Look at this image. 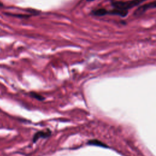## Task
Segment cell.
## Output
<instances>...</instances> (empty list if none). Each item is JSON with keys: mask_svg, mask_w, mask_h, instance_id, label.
Listing matches in <instances>:
<instances>
[{"mask_svg": "<svg viewBox=\"0 0 156 156\" xmlns=\"http://www.w3.org/2000/svg\"><path fill=\"white\" fill-rule=\"evenodd\" d=\"M51 132L49 130H42V131H39L37 132L33 137V141L35 143L37 141L39 138H46L48 137L51 135Z\"/></svg>", "mask_w": 156, "mask_h": 156, "instance_id": "obj_3", "label": "cell"}, {"mask_svg": "<svg viewBox=\"0 0 156 156\" xmlns=\"http://www.w3.org/2000/svg\"><path fill=\"white\" fill-rule=\"evenodd\" d=\"M0 5H2V4H1V3H0Z\"/></svg>", "mask_w": 156, "mask_h": 156, "instance_id": "obj_6", "label": "cell"}, {"mask_svg": "<svg viewBox=\"0 0 156 156\" xmlns=\"http://www.w3.org/2000/svg\"><path fill=\"white\" fill-rule=\"evenodd\" d=\"M156 7V1H153L152 2L150 3H147L141 6H140V7H138L134 13V15L136 16H139L142 15L143 13H144L146 10L152 9V8H155Z\"/></svg>", "mask_w": 156, "mask_h": 156, "instance_id": "obj_2", "label": "cell"}, {"mask_svg": "<svg viewBox=\"0 0 156 156\" xmlns=\"http://www.w3.org/2000/svg\"><path fill=\"white\" fill-rule=\"evenodd\" d=\"M146 0H130L127 1H115L112 2L114 9L128 11L132 7L138 5Z\"/></svg>", "mask_w": 156, "mask_h": 156, "instance_id": "obj_1", "label": "cell"}, {"mask_svg": "<svg viewBox=\"0 0 156 156\" xmlns=\"http://www.w3.org/2000/svg\"><path fill=\"white\" fill-rule=\"evenodd\" d=\"M30 95L33 98H35V99H37V100H39V101H43L44 99V98L41 95H40L38 93H36L32 92V93H30Z\"/></svg>", "mask_w": 156, "mask_h": 156, "instance_id": "obj_4", "label": "cell"}, {"mask_svg": "<svg viewBox=\"0 0 156 156\" xmlns=\"http://www.w3.org/2000/svg\"><path fill=\"white\" fill-rule=\"evenodd\" d=\"M87 1H94V0H87Z\"/></svg>", "mask_w": 156, "mask_h": 156, "instance_id": "obj_5", "label": "cell"}]
</instances>
